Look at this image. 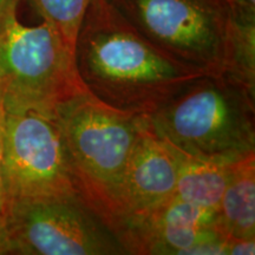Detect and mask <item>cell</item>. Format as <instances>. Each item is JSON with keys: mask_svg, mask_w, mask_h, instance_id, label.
Segmentation results:
<instances>
[{"mask_svg": "<svg viewBox=\"0 0 255 255\" xmlns=\"http://www.w3.org/2000/svg\"><path fill=\"white\" fill-rule=\"evenodd\" d=\"M79 78L92 97L122 113L148 116L205 73L156 47L108 0H92L75 45Z\"/></svg>", "mask_w": 255, "mask_h": 255, "instance_id": "6da1fadb", "label": "cell"}, {"mask_svg": "<svg viewBox=\"0 0 255 255\" xmlns=\"http://www.w3.org/2000/svg\"><path fill=\"white\" fill-rule=\"evenodd\" d=\"M178 154L234 164L255 155V95L226 75H201L146 116Z\"/></svg>", "mask_w": 255, "mask_h": 255, "instance_id": "7a4b0ae2", "label": "cell"}, {"mask_svg": "<svg viewBox=\"0 0 255 255\" xmlns=\"http://www.w3.org/2000/svg\"><path fill=\"white\" fill-rule=\"evenodd\" d=\"M79 196L116 232L124 175L145 116L115 110L82 91L53 110Z\"/></svg>", "mask_w": 255, "mask_h": 255, "instance_id": "3957f363", "label": "cell"}, {"mask_svg": "<svg viewBox=\"0 0 255 255\" xmlns=\"http://www.w3.org/2000/svg\"><path fill=\"white\" fill-rule=\"evenodd\" d=\"M70 45L50 24H21L17 9L0 20V98L7 114H52L85 91Z\"/></svg>", "mask_w": 255, "mask_h": 255, "instance_id": "277c9868", "label": "cell"}, {"mask_svg": "<svg viewBox=\"0 0 255 255\" xmlns=\"http://www.w3.org/2000/svg\"><path fill=\"white\" fill-rule=\"evenodd\" d=\"M145 39L206 75L225 71L229 0H108Z\"/></svg>", "mask_w": 255, "mask_h": 255, "instance_id": "5b68a950", "label": "cell"}, {"mask_svg": "<svg viewBox=\"0 0 255 255\" xmlns=\"http://www.w3.org/2000/svg\"><path fill=\"white\" fill-rule=\"evenodd\" d=\"M8 254L123 255L117 233L79 195L9 201Z\"/></svg>", "mask_w": 255, "mask_h": 255, "instance_id": "8992f818", "label": "cell"}, {"mask_svg": "<svg viewBox=\"0 0 255 255\" xmlns=\"http://www.w3.org/2000/svg\"><path fill=\"white\" fill-rule=\"evenodd\" d=\"M2 183L6 202L79 195L52 114L6 113Z\"/></svg>", "mask_w": 255, "mask_h": 255, "instance_id": "52a82bcc", "label": "cell"}, {"mask_svg": "<svg viewBox=\"0 0 255 255\" xmlns=\"http://www.w3.org/2000/svg\"><path fill=\"white\" fill-rule=\"evenodd\" d=\"M216 219L218 210L171 197L144 214L121 220L116 233L128 254L194 255L197 247L226 239Z\"/></svg>", "mask_w": 255, "mask_h": 255, "instance_id": "ba28073f", "label": "cell"}, {"mask_svg": "<svg viewBox=\"0 0 255 255\" xmlns=\"http://www.w3.org/2000/svg\"><path fill=\"white\" fill-rule=\"evenodd\" d=\"M181 157L151 131L145 116L124 175L119 223L126 218L144 214L173 197Z\"/></svg>", "mask_w": 255, "mask_h": 255, "instance_id": "9c48e42d", "label": "cell"}, {"mask_svg": "<svg viewBox=\"0 0 255 255\" xmlns=\"http://www.w3.org/2000/svg\"><path fill=\"white\" fill-rule=\"evenodd\" d=\"M216 228L228 240H255V155L232 164Z\"/></svg>", "mask_w": 255, "mask_h": 255, "instance_id": "30bf717a", "label": "cell"}, {"mask_svg": "<svg viewBox=\"0 0 255 255\" xmlns=\"http://www.w3.org/2000/svg\"><path fill=\"white\" fill-rule=\"evenodd\" d=\"M231 170L232 164L213 163L182 156L173 197L201 208L218 210Z\"/></svg>", "mask_w": 255, "mask_h": 255, "instance_id": "8fae6325", "label": "cell"}, {"mask_svg": "<svg viewBox=\"0 0 255 255\" xmlns=\"http://www.w3.org/2000/svg\"><path fill=\"white\" fill-rule=\"evenodd\" d=\"M222 75L255 95V17L233 13Z\"/></svg>", "mask_w": 255, "mask_h": 255, "instance_id": "7c38bea8", "label": "cell"}, {"mask_svg": "<svg viewBox=\"0 0 255 255\" xmlns=\"http://www.w3.org/2000/svg\"><path fill=\"white\" fill-rule=\"evenodd\" d=\"M91 1L92 0H30L43 21L55 27L73 47Z\"/></svg>", "mask_w": 255, "mask_h": 255, "instance_id": "4fadbf2b", "label": "cell"}, {"mask_svg": "<svg viewBox=\"0 0 255 255\" xmlns=\"http://www.w3.org/2000/svg\"><path fill=\"white\" fill-rule=\"evenodd\" d=\"M5 123H6V111L0 98V212H5L6 197L4 191V183H2V161H4V146H5Z\"/></svg>", "mask_w": 255, "mask_h": 255, "instance_id": "5bb4252c", "label": "cell"}, {"mask_svg": "<svg viewBox=\"0 0 255 255\" xmlns=\"http://www.w3.org/2000/svg\"><path fill=\"white\" fill-rule=\"evenodd\" d=\"M233 7V13L255 17V0H229Z\"/></svg>", "mask_w": 255, "mask_h": 255, "instance_id": "9a60e30c", "label": "cell"}, {"mask_svg": "<svg viewBox=\"0 0 255 255\" xmlns=\"http://www.w3.org/2000/svg\"><path fill=\"white\" fill-rule=\"evenodd\" d=\"M7 234L5 226V212H0V255H7Z\"/></svg>", "mask_w": 255, "mask_h": 255, "instance_id": "2e32d148", "label": "cell"}, {"mask_svg": "<svg viewBox=\"0 0 255 255\" xmlns=\"http://www.w3.org/2000/svg\"><path fill=\"white\" fill-rule=\"evenodd\" d=\"M19 0H0V20L5 17L8 12L17 9Z\"/></svg>", "mask_w": 255, "mask_h": 255, "instance_id": "e0dca14e", "label": "cell"}]
</instances>
